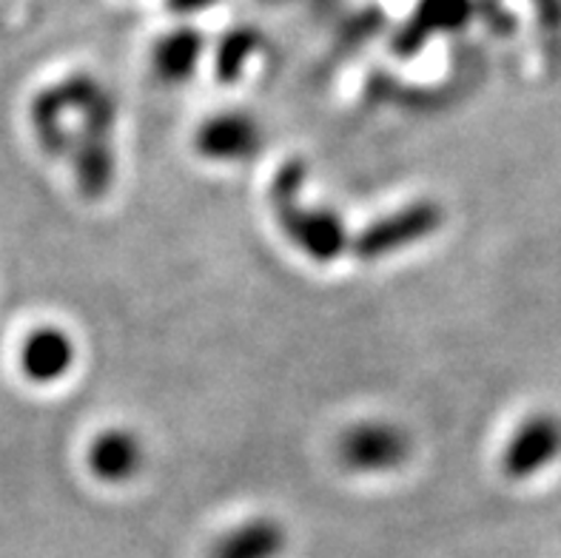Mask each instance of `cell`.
<instances>
[{
    "mask_svg": "<svg viewBox=\"0 0 561 558\" xmlns=\"http://www.w3.org/2000/svg\"><path fill=\"white\" fill-rule=\"evenodd\" d=\"M442 226H445V208L436 200H411L382 217L370 219L363 231L354 234L351 254L363 262L391 260L431 240L442 231Z\"/></svg>",
    "mask_w": 561,
    "mask_h": 558,
    "instance_id": "cell-2",
    "label": "cell"
},
{
    "mask_svg": "<svg viewBox=\"0 0 561 558\" xmlns=\"http://www.w3.org/2000/svg\"><path fill=\"white\" fill-rule=\"evenodd\" d=\"M78 345L66 328L37 326L23 337L18 351L21 374L35 385H57L75 371Z\"/></svg>",
    "mask_w": 561,
    "mask_h": 558,
    "instance_id": "cell-6",
    "label": "cell"
},
{
    "mask_svg": "<svg viewBox=\"0 0 561 558\" xmlns=\"http://www.w3.org/2000/svg\"><path fill=\"white\" fill-rule=\"evenodd\" d=\"M288 545V533L277 519L256 516L237 524L217 538L211 558H279Z\"/></svg>",
    "mask_w": 561,
    "mask_h": 558,
    "instance_id": "cell-8",
    "label": "cell"
},
{
    "mask_svg": "<svg viewBox=\"0 0 561 558\" xmlns=\"http://www.w3.org/2000/svg\"><path fill=\"white\" fill-rule=\"evenodd\" d=\"M85 465L92 476L103 485H128L140 476L146 465V445L135 431L128 428H108L98 433L85 453Z\"/></svg>",
    "mask_w": 561,
    "mask_h": 558,
    "instance_id": "cell-7",
    "label": "cell"
},
{
    "mask_svg": "<svg viewBox=\"0 0 561 558\" xmlns=\"http://www.w3.org/2000/svg\"><path fill=\"white\" fill-rule=\"evenodd\" d=\"M206 52V37L188 26H180L163 35L151 49V69L163 83L178 86L194 78Z\"/></svg>",
    "mask_w": 561,
    "mask_h": 558,
    "instance_id": "cell-9",
    "label": "cell"
},
{
    "mask_svg": "<svg viewBox=\"0 0 561 558\" xmlns=\"http://www.w3.org/2000/svg\"><path fill=\"white\" fill-rule=\"evenodd\" d=\"M561 459V417L550 410L530 413L502 451V474L511 481H530Z\"/></svg>",
    "mask_w": 561,
    "mask_h": 558,
    "instance_id": "cell-4",
    "label": "cell"
},
{
    "mask_svg": "<svg viewBox=\"0 0 561 558\" xmlns=\"http://www.w3.org/2000/svg\"><path fill=\"white\" fill-rule=\"evenodd\" d=\"M226 46L220 49V55H217V75H220V80H237L240 78L242 66H249L251 55L256 52V43L251 41V35H234L228 37V41H222Z\"/></svg>",
    "mask_w": 561,
    "mask_h": 558,
    "instance_id": "cell-11",
    "label": "cell"
},
{
    "mask_svg": "<svg viewBox=\"0 0 561 558\" xmlns=\"http://www.w3.org/2000/svg\"><path fill=\"white\" fill-rule=\"evenodd\" d=\"M263 126L254 114L228 109L199 123L194 132V151L208 163H249L263 151Z\"/></svg>",
    "mask_w": 561,
    "mask_h": 558,
    "instance_id": "cell-5",
    "label": "cell"
},
{
    "mask_svg": "<svg viewBox=\"0 0 561 558\" xmlns=\"http://www.w3.org/2000/svg\"><path fill=\"white\" fill-rule=\"evenodd\" d=\"M411 459V436L391 419L354 422L340 439V462L351 474H393Z\"/></svg>",
    "mask_w": 561,
    "mask_h": 558,
    "instance_id": "cell-3",
    "label": "cell"
},
{
    "mask_svg": "<svg viewBox=\"0 0 561 558\" xmlns=\"http://www.w3.org/2000/svg\"><path fill=\"white\" fill-rule=\"evenodd\" d=\"M468 18L465 0H431L420 14V35L413 37V46H420L427 35L442 32V29H459ZM411 46V49H413Z\"/></svg>",
    "mask_w": 561,
    "mask_h": 558,
    "instance_id": "cell-10",
    "label": "cell"
},
{
    "mask_svg": "<svg viewBox=\"0 0 561 558\" xmlns=\"http://www.w3.org/2000/svg\"><path fill=\"white\" fill-rule=\"evenodd\" d=\"M308 183L306 160H288L271 180L268 200L277 217L279 231L288 237L299 254H306L311 262L331 265L342 254L351 251L354 234L348 231L345 219L331 205H306L302 191Z\"/></svg>",
    "mask_w": 561,
    "mask_h": 558,
    "instance_id": "cell-1",
    "label": "cell"
}]
</instances>
